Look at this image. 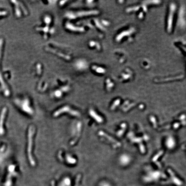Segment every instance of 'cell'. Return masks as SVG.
<instances>
[{"label":"cell","instance_id":"5b68a950","mask_svg":"<svg viewBox=\"0 0 186 186\" xmlns=\"http://www.w3.org/2000/svg\"><path fill=\"white\" fill-rule=\"evenodd\" d=\"M168 171L171 175V178H172L174 183H175V184L176 185H178V186H181V185H182V182L180 180L178 179V178L175 176L173 172L171 171L170 169L168 170Z\"/></svg>","mask_w":186,"mask_h":186},{"label":"cell","instance_id":"7a4b0ae2","mask_svg":"<svg viewBox=\"0 0 186 186\" xmlns=\"http://www.w3.org/2000/svg\"><path fill=\"white\" fill-rule=\"evenodd\" d=\"M64 112H69L72 115L75 116H79V114L77 112L73 110H71L69 106H64L63 107L60 109V110H58L57 111L55 112L53 114V116L55 117H57L59 115L61 114L62 113H63Z\"/></svg>","mask_w":186,"mask_h":186},{"label":"cell","instance_id":"ba28073f","mask_svg":"<svg viewBox=\"0 0 186 186\" xmlns=\"http://www.w3.org/2000/svg\"><path fill=\"white\" fill-rule=\"evenodd\" d=\"M80 178H81V175L79 174L77 177L76 180V181H75V186H78V183H79V181H80Z\"/></svg>","mask_w":186,"mask_h":186},{"label":"cell","instance_id":"3957f363","mask_svg":"<svg viewBox=\"0 0 186 186\" xmlns=\"http://www.w3.org/2000/svg\"><path fill=\"white\" fill-rule=\"evenodd\" d=\"M6 112H7V108L4 107L2 110L0 116V136H2L4 134V130L3 128V123H4Z\"/></svg>","mask_w":186,"mask_h":186},{"label":"cell","instance_id":"277c9868","mask_svg":"<svg viewBox=\"0 0 186 186\" xmlns=\"http://www.w3.org/2000/svg\"><path fill=\"white\" fill-rule=\"evenodd\" d=\"M175 142L174 139L171 137H170L166 140V146H167L168 148H170V149L173 148L175 146Z\"/></svg>","mask_w":186,"mask_h":186},{"label":"cell","instance_id":"52a82bcc","mask_svg":"<svg viewBox=\"0 0 186 186\" xmlns=\"http://www.w3.org/2000/svg\"><path fill=\"white\" fill-rule=\"evenodd\" d=\"M90 114H91V115L93 117V118H94L95 117H96V118H97V121H98V122H102V121L101 118H100L97 115H96V114L93 111H92V110H91L90 111Z\"/></svg>","mask_w":186,"mask_h":186},{"label":"cell","instance_id":"8992f818","mask_svg":"<svg viewBox=\"0 0 186 186\" xmlns=\"http://www.w3.org/2000/svg\"><path fill=\"white\" fill-rule=\"evenodd\" d=\"M130 160L129 156L126 154L122 155L120 158V162L123 164H128L130 161Z\"/></svg>","mask_w":186,"mask_h":186},{"label":"cell","instance_id":"9c48e42d","mask_svg":"<svg viewBox=\"0 0 186 186\" xmlns=\"http://www.w3.org/2000/svg\"><path fill=\"white\" fill-rule=\"evenodd\" d=\"M51 186H55V183H54V181H52Z\"/></svg>","mask_w":186,"mask_h":186},{"label":"cell","instance_id":"6da1fadb","mask_svg":"<svg viewBox=\"0 0 186 186\" xmlns=\"http://www.w3.org/2000/svg\"><path fill=\"white\" fill-rule=\"evenodd\" d=\"M32 139H33V131L32 128L30 127L28 130V160L32 166H34L35 165V163L32 156Z\"/></svg>","mask_w":186,"mask_h":186}]
</instances>
